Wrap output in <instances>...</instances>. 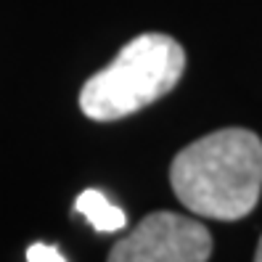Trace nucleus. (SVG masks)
<instances>
[{
    "label": "nucleus",
    "instance_id": "5",
    "mask_svg": "<svg viewBox=\"0 0 262 262\" xmlns=\"http://www.w3.org/2000/svg\"><path fill=\"white\" fill-rule=\"evenodd\" d=\"M27 262H67L53 244H32L27 249Z\"/></svg>",
    "mask_w": 262,
    "mask_h": 262
},
{
    "label": "nucleus",
    "instance_id": "1",
    "mask_svg": "<svg viewBox=\"0 0 262 262\" xmlns=\"http://www.w3.org/2000/svg\"><path fill=\"white\" fill-rule=\"evenodd\" d=\"M180 204L199 217L241 220L259 202L262 141L244 127H225L186 146L169 167Z\"/></svg>",
    "mask_w": 262,
    "mask_h": 262
},
{
    "label": "nucleus",
    "instance_id": "6",
    "mask_svg": "<svg viewBox=\"0 0 262 262\" xmlns=\"http://www.w3.org/2000/svg\"><path fill=\"white\" fill-rule=\"evenodd\" d=\"M254 262H262V238L257 244V252H254Z\"/></svg>",
    "mask_w": 262,
    "mask_h": 262
},
{
    "label": "nucleus",
    "instance_id": "2",
    "mask_svg": "<svg viewBox=\"0 0 262 262\" xmlns=\"http://www.w3.org/2000/svg\"><path fill=\"white\" fill-rule=\"evenodd\" d=\"M186 69L178 40L148 32L130 40L109 67L85 82L80 109L96 122H114L159 101L172 90Z\"/></svg>",
    "mask_w": 262,
    "mask_h": 262
},
{
    "label": "nucleus",
    "instance_id": "4",
    "mask_svg": "<svg viewBox=\"0 0 262 262\" xmlns=\"http://www.w3.org/2000/svg\"><path fill=\"white\" fill-rule=\"evenodd\" d=\"M74 209L85 214V220L93 225L98 233H114V230H122L127 225V217L117 204H112L101 191L96 188H88L77 196L74 202Z\"/></svg>",
    "mask_w": 262,
    "mask_h": 262
},
{
    "label": "nucleus",
    "instance_id": "3",
    "mask_svg": "<svg viewBox=\"0 0 262 262\" xmlns=\"http://www.w3.org/2000/svg\"><path fill=\"white\" fill-rule=\"evenodd\" d=\"M209 254L212 236L199 220L154 212L114 244L106 262H207Z\"/></svg>",
    "mask_w": 262,
    "mask_h": 262
}]
</instances>
